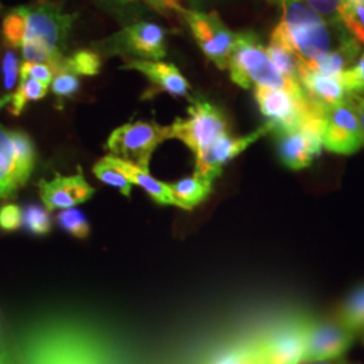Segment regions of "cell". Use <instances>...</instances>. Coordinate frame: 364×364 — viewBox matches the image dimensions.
<instances>
[{
	"mask_svg": "<svg viewBox=\"0 0 364 364\" xmlns=\"http://www.w3.org/2000/svg\"><path fill=\"white\" fill-rule=\"evenodd\" d=\"M50 87H52L53 93L57 97L66 99V97H72L78 91L80 80H78V76L73 73L61 72L54 76Z\"/></svg>",
	"mask_w": 364,
	"mask_h": 364,
	"instance_id": "obj_34",
	"label": "cell"
},
{
	"mask_svg": "<svg viewBox=\"0 0 364 364\" xmlns=\"http://www.w3.org/2000/svg\"><path fill=\"white\" fill-rule=\"evenodd\" d=\"M212 364H260L254 344L247 347H237L223 353Z\"/></svg>",
	"mask_w": 364,
	"mask_h": 364,
	"instance_id": "obj_33",
	"label": "cell"
},
{
	"mask_svg": "<svg viewBox=\"0 0 364 364\" xmlns=\"http://www.w3.org/2000/svg\"><path fill=\"white\" fill-rule=\"evenodd\" d=\"M359 52V42L353 37L344 36L338 48L335 50H329L328 54L316 64L312 70L326 76L340 77L341 73L348 69V66L351 68L353 65Z\"/></svg>",
	"mask_w": 364,
	"mask_h": 364,
	"instance_id": "obj_21",
	"label": "cell"
},
{
	"mask_svg": "<svg viewBox=\"0 0 364 364\" xmlns=\"http://www.w3.org/2000/svg\"><path fill=\"white\" fill-rule=\"evenodd\" d=\"M105 158L115 168L120 170L132 182V185L135 183L144 189L154 201L159 204H164V205H174L169 183L158 181L149 173V170L141 169L127 161H123V159L114 156H107Z\"/></svg>",
	"mask_w": 364,
	"mask_h": 364,
	"instance_id": "obj_19",
	"label": "cell"
},
{
	"mask_svg": "<svg viewBox=\"0 0 364 364\" xmlns=\"http://www.w3.org/2000/svg\"><path fill=\"white\" fill-rule=\"evenodd\" d=\"M170 139L186 144L196 158L203 156L221 136L230 134L228 122L220 108L208 100L192 99L186 119H176L169 126Z\"/></svg>",
	"mask_w": 364,
	"mask_h": 364,
	"instance_id": "obj_5",
	"label": "cell"
},
{
	"mask_svg": "<svg viewBox=\"0 0 364 364\" xmlns=\"http://www.w3.org/2000/svg\"><path fill=\"white\" fill-rule=\"evenodd\" d=\"M348 102L351 103L352 108L356 112V117L359 120V126H360V131H362V141H363L364 146V97L360 95H355V93H350L348 95Z\"/></svg>",
	"mask_w": 364,
	"mask_h": 364,
	"instance_id": "obj_38",
	"label": "cell"
},
{
	"mask_svg": "<svg viewBox=\"0 0 364 364\" xmlns=\"http://www.w3.org/2000/svg\"><path fill=\"white\" fill-rule=\"evenodd\" d=\"M267 55L270 57L274 66L279 70L282 76L299 84V63L297 57L287 49V46L270 41L269 46L266 48ZM301 85V84H299Z\"/></svg>",
	"mask_w": 364,
	"mask_h": 364,
	"instance_id": "obj_25",
	"label": "cell"
},
{
	"mask_svg": "<svg viewBox=\"0 0 364 364\" xmlns=\"http://www.w3.org/2000/svg\"><path fill=\"white\" fill-rule=\"evenodd\" d=\"M228 69L231 80L243 90L260 87L305 95L299 84L279 73L267 55L266 48L252 31L235 34Z\"/></svg>",
	"mask_w": 364,
	"mask_h": 364,
	"instance_id": "obj_4",
	"label": "cell"
},
{
	"mask_svg": "<svg viewBox=\"0 0 364 364\" xmlns=\"http://www.w3.org/2000/svg\"><path fill=\"white\" fill-rule=\"evenodd\" d=\"M305 352L304 362H317L343 358L356 340L358 335L341 326L335 317L304 324Z\"/></svg>",
	"mask_w": 364,
	"mask_h": 364,
	"instance_id": "obj_11",
	"label": "cell"
},
{
	"mask_svg": "<svg viewBox=\"0 0 364 364\" xmlns=\"http://www.w3.org/2000/svg\"><path fill=\"white\" fill-rule=\"evenodd\" d=\"M23 27H25V15H23V6L16 7L7 14L3 19L1 25V34L4 43L9 49H21L22 39H23Z\"/></svg>",
	"mask_w": 364,
	"mask_h": 364,
	"instance_id": "obj_26",
	"label": "cell"
},
{
	"mask_svg": "<svg viewBox=\"0 0 364 364\" xmlns=\"http://www.w3.org/2000/svg\"><path fill=\"white\" fill-rule=\"evenodd\" d=\"M93 173L100 181L117 188L123 195L127 197L131 195L132 182L120 170L115 168L105 156L93 166Z\"/></svg>",
	"mask_w": 364,
	"mask_h": 364,
	"instance_id": "obj_27",
	"label": "cell"
},
{
	"mask_svg": "<svg viewBox=\"0 0 364 364\" xmlns=\"http://www.w3.org/2000/svg\"><path fill=\"white\" fill-rule=\"evenodd\" d=\"M340 78L348 95L350 93L360 95L364 92V52L351 68H348L341 73Z\"/></svg>",
	"mask_w": 364,
	"mask_h": 364,
	"instance_id": "obj_32",
	"label": "cell"
},
{
	"mask_svg": "<svg viewBox=\"0 0 364 364\" xmlns=\"http://www.w3.org/2000/svg\"><path fill=\"white\" fill-rule=\"evenodd\" d=\"M120 69L141 72L150 80L158 91L166 92L176 97H186L191 91L189 81L183 77L180 69L173 64L150 60H134L120 66Z\"/></svg>",
	"mask_w": 364,
	"mask_h": 364,
	"instance_id": "obj_18",
	"label": "cell"
},
{
	"mask_svg": "<svg viewBox=\"0 0 364 364\" xmlns=\"http://www.w3.org/2000/svg\"><path fill=\"white\" fill-rule=\"evenodd\" d=\"M48 91H49V85L41 82L38 80L21 77L19 85L10 102V107H9L10 112L14 117H19L30 102H37L43 99Z\"/></svg>",
	"mask_w": 364,
	"mask_h": 364,
	"instance_id": "obj_24",
	"label": "cell"
},
{
	"mask_svg": "<svg viewBox=\"0 0 364 364\" xmlns=\"http://www.w3.org/2000/svg\"><path fill=\"white\" fill-rule=\"evenodd\" d=\"M38 188L41 200L48 210L72 208L88 201L95 193L80 168L73 176L55 174L50 181L41 180Z\"/></svg>",
	"mask_w": 364,
	"mask_h": 364,
	"instance_id": "obj_15",
	"label": "cell"
},
{
	"mask_svg": "<svg viewBox=\"0 0 364 364\" xmlns=\"http://www.w3.org/2000/svg\"><path fill=\"white\" fill-rule=\"evenodd\" d=\"M272 131V124L266 122L259 129L250 132L245 136L234 138L230 134L221 136L220 139L212 144L203 156L196 158V174L216 180L220 176L223 166L225 164L242 154L251 144H255L258 139L263 138Z\"/></svg>",
	"mask_w": 364,
	"mask_h": 364,
	"instance_id": "obj_13",
	"label": "cell"
},
{
	"mask_svg": "<svg viewBox=\"0 0 364 364\" xmlns=\"http://www.w3.org/2000/svg\"><path fill=\"white\" fill-rule=\"evenodd\" d=\"M254 347L260 364L302 363L305 352L304 324L275 331Z\"/></svg>",
	"mask_w": 364,
	"mask_h": 364,
	"instance_id": "obj_14",
	"label": "cell"
},
{
	"mask_svg": "<svg viewBox=\"0 0 364 364\" xmlns=\"http://www.w3.org/2000/svg\"><path fill=\"white\" fill-rule=\"evenodd\" d=\"M1 9H3V6H1V3H0V10H1Z\"/></svg>",
	"mask_w": 364,
	"mask_h": 364,
	"instance_id": "obj_46",
	"label": "cell"
},
{
	"mask_svg": "<svg viewBox=\"0 0 364 364\" xmlns=\"http://www.w3.org/2000/svg\"><path fill=\"white\" fill-rule=\"evenodd\" d=\"M359 340H360V343L364 346V331L359 335Z\"/></svg>",
	"mask_w": 364,
	"mask_h": 364,
	"instance_id": "obj_44",
	"label": "cell"
},
{
	"mask_svg": "<svg viewBox=\"0 0 364 364\" xmlns=\"http://www.w3.org/2000/svg\"><path fill=\"white\" fill-rule=\"evenodd\" d=\"M213 181L215 180L210 177L195 173L192 177H186L176 183H171L170 192L174 205L188 210L195 208L212 192Z\"/></svg>",
	"mask_w": 364,
	"mask_h": 364,
	"instance_id": "obj_20",
	"label": "cell"
},
{
	"mask_svg": "<svg viewBox=\"0 0 364 364\" xmlns=\"http://www.w3.org/2000/svg\"><path fill=\"white\" fill-rule=\"evenodd\" d=\"M22 223L33 234L43 235L50 231V219L46 210L31 205L22 215Z\"/></svg>",
	"mask_w": 364,
	"mask_h": 364,
	"instance_id": "obj_31",
	"label": "cell"
},
{
	"mask_svg": "<svg viewBox=\"0 0 364 364\" xmlns=\"http://www.w3.org/2000/svg\"><path fill=\"white\" fill-rule=\"evenodd\" d=\"M299 364H359L356 362L348 360L346 356L338 358V359H329V360H317V362H304Z\"/></svg>",
	"mask_w": 364,
	"mask_h": 364,
	"instance_id": "obj_40",
	"label": "cell"
},
{
	"mask_svg": "<svg viewBox=\"0 0 364 364\" xmlns=\"http://www.w3.org/2000/svg\"><path fill=\"white\" fill-rule=\"evenodd\" d=\"M341 23L359 43L364 45V6L359 3H343Z\"/></svg>",
	"mask_w": 364,
	"mask_h": 364,
	"instance_id": "obj_28",
	"label": "cell"
},
{
	"mask_svg": "<svg viewBox=\"0 0 364 364\" xmlns=\"http://www.w3.org/2000/svg\"><path fill=\"white\" fill-rule=\"evenodd\" d=\"M41 1H45V0H41Z\"/></svg>",
	"mask_w": 364,
	"mask_h": 364,
	"instance_id": "obj_48",
	"label": "cell"
},
{
	"mask_svg": "<svg viewBox=\"0 0 364 364\" xmlns=\"http://www.w3.org/2000/svg\"><path fill=\"white\" fill-rule=\"evenodd\" d=\"M19 77L34 78L46 85H50L53 78H54V72H53L52 66L46 65V64H36V63L23 61V64L21 65V70H19Z\"/></svg>",
	"mask_w": 364,
	"mask_h": 364,
	"instance_id": "obj_36",
	"label": "cell"
},
{
	"mask_svg": "<svg viewBox=\"0 0 364 364\" xmlns=\"http://www.w3.org/2000/svg\"><path fill=\"white\" fill-rule=\"evenodd\" d=\"M313 10L320 14L326 23L338 27V30L346 28L341 23V7L343 0H305Z\"/></svg>",
	"mask_w": 364,
	"mask_h": 364,
	"instance_id": "obj_30",
	"label": "cell"
},
{
	"mask_svg": "<svg viewBox=\"0 0 364 364\" xmlns=\"http://www.w3.org/2000/svg\"><path fill=\"white\" fill-rule=\"evenodd\" d=\"M254 95L262 115L273 127L272 134L296 130L326 114L324 109L313 105L306 95L260 87L255 88Z\"/></svg>",
	"mask_w": 364,
	"mask_h": 364,
	"instance_id": "obj_6",
	"label": "cell"
},
{
	"mask_svg": "<svg viewBox=\"0 0 364 364\" xmlns=\"http://www.w3.org/2000/svg\"><path fill=\"white\" fill-rule=\"evenodd\" d=\"M343 3H359L364 6V0H343Z\"/></svg>",
	"mask_w": 364,
	"mask_h": 364,
	"instance_id": "obj_43",
	"label": "cell"
},
{
	"mask_svg": "<svg viewBox=\"0 0 364 364\" xmlns=\"http://www.w3.org/2000/svg\"><path fill=\"white\" fill-rule=\"evenodd\" d=\"M0 364H15L14 363L13 353L10 350L9 341L4 336V331L0 326Z\"/></svg>",
	"mask_w": 364,
	"mask_h": 364,
	"instance_id": "obj_39",
	"label": "cell"
},
{
	"mask_svg": "<svg viewBox=\"0 0 364 364\" xmlns=\"http://www.w3.org/2000/svg\"><path fill=\"white\" fill-rule=\"evenodd\" d=\"M22 225V210L14 204L0 208V228L4 231H15Z\"/></svg>",
	"mask_w": 364,
	"mask_h": 364,
	"instance_id": "obj_37",
	"label": "cell"
},
{
	"mask_svg": "<svg viewBox=\"0 0 364 364\" xmlns=\"http://www.w3.org/2000/svg\"><path fill=\"white\" fill-rule=\"evenodd\" d=\"M144 1H146V3H147V0H144Z\"/></svg>",
	"mask_w": 364,
	"mask_h": 364,
	"instance_id": "obj_47",
	"label": "cell"
},
{
	"mask_svg": "<svg viewBox=\"0 0 364 364\" xmlns=\"http://www.w3.org/2000/svg\"><path fill=\"white\" fill-rule=\"evenodd\" d=\"M176 11L185 18L201 52L221 70L228 69L235 34L224 25L219 14L186 10L181 6Z\"/></svg>",
	"mask_w": 364,
	"mask_h": 364,
	"instance_id": "obj_9",
	"label": "cell"
},
{
	"mask_svg": "<svg viewBox=\"0 0 364 364\" xmlns=\"http://www.w3.org/2000/svg\"><path fill=\"white\" fill-rule=\"evenodd\" d=\"M324 117H316L299 129L273 134L279 161L291 170L309 168L323 150Z\"/></svg>",
	"mask_w": 364,
	"mask_h": 364,
	"instance_id": "obj_10",
	"label": "cell"
},
{
	"mask_svg": "<svg viewBox=\"0 0 364 364\" xmlns=\"http://www.w3.org/2000/svg\"><path fill=\"white\" fill-rule=\"evenodd\" d=\"M102 69V58L97 53L92 50H77L72 55H64L55 75L61 72H69L76 76H96ZM54 75V76H55Z\"/></svg>",
	"mask_w": 364,
	"mask_h": 364,
	"instance_id": "obj_23",
	"label": "cell"
},
{
	"mask_svg": "<svg viewBox=\"0 0 364 364\" xmlns=\"http://www.w3.org/2000/svg\"><path fill=\"white\" fill-rule=\"evenodd\" d=\"M333 317L359 338L364 331V285L352 290Z\"/></svg>",
	"mask_w": 364,
	"mask_h": 364,
	"instance_id": "obj_22",
	"label": "cell"
},
{
	"mask_svg": "<svg viewBox=\"0 0 364 364\" xmlns=\"http://www.w3.org/2000/svg\"><path fill=\"white\" fill-rule=\"evenodd\" d=\"M162 6H164V9L166 10H177L178 7H180V1L181 0H158Z\"/></svg>",
	"mask_w": 364,
	"mask_h": 364,
	"instance_id": "obj_41",
	"label": "cell"
},
{
	"mask_svg": "<svg viewBox=\"0 0 364 364\" xmlns=\"http://www.w3.org/2000/svg\"><path fill=\"white\" fill-rule=\"evenodd\" d=\"M299 84L313 105L329 109L347 100L348 92L340 77L326 76L299 64Z\"/></svg>",
	"mask_w": 364,
	"mask_h": 364,
	"instance_id": "obj_17",
	"label": "cell"
},
{
	"mask_svg": "<svg viewBox=\"0 0 364 364\" xmlns=\"http://www.w3.org/2000/svg\"><path fill=\"white\" fill-rule=\"evenodd\" d=\"M279 4L282 16L274 27L270 41L287 46L308 69L331 50V33L326 19L305 0H267Z\"/></svg>",
	"mask_w": 364,
	"mask_h": 364,
	"instance_id": "obj_2",
	"label": "cell"
},
{
	"mask_svg": "<svg viewBox=\"0 0 364 364\" xmlns=\"http://www.w3.org/2000/svg\"><path fill=\"white\" fill-rule=\"evenodd\" d=\"M57 218H58L60 225L69 234L76 236L78 239H84L90 235V224L85 219L84 213L77 209H65Z\"/></svg>",
	"mask_w": 364,
	"mask_h": 364,
	"instance_id": "obj_29",
	"label": "cell"
},
{
	"mask_svg": "<svg viewBox=\"0 0 364 364\" xmlns=\"http://www.w3.org/2000/svg\"><path fill=\"white\" fill-rule=\"evenodd\" d=\"M23 15L25 27L21 45L23 60L52 66L55 75L77 14L64 13L55 3L42 1L38 6H23Z\"/></svg>",
	"mask_w": 364,
	"mask_h": 364,
	"instance_id": "obj_3",
	"label": "cell"
},
{
	"mask_svg": "<svg viewBox=\"0 0 364 364\" xmlns=\"http://www.w3.org/2000/svg\"><path fill=\"white\" fill-rule=\"evenodd\" d=\"M37 153L30 136L0 126V198L15 195L30 178Z\"/></svg>",
	"mask_w": 364,
	"mask_h": 364,
	"instance_id": "obj_7",
	"label": "cell"
},
{
	"mask_svg": "<svg viewBox=\"0 0 364 364\" xmlns=\"http://www.w3.org/2000/svg\"><path fill=\"white\" fill-rule=\"evenodd\" d=\"M201 1H203V0H192V3H193V4H200Z\"/></svg>",
	"mask_w": 364,
	"mask_h": 364,
	"instance_id": "obj_45",
	"label": "cell"
},
{
	"mask_svg": "<svg viewBox=\"0 0 364 364\" xmlns=\"http://www.w3.org/2000/svg\"><path fill=\"white\" fill-rule=\"evenodd\" d=\"M19 57L14 49H9L3 55L1 61V76H3V85L7 91H11L16 80L19 77Z\"/></svg>",
	"mask_w": 364,
	"mask_h": 364,
	"instance_id": "obj_35",
	"label": "cell"
},
{
	"mask_svg": "<svg viewBox=\"0 0 364 364\" xmlns=\"http://www.w3.org/2000/svg\"><path fill=\"white\" fill-rule=\"evenodd\" d=\"M166 139H170L169 126L135 122L112 131L107 141V149L111 151V156L149 170L153 153Z\"/></svg>",
	"mask_w": 364,
	"mask_h": 364,
	"instance_id": "obj_8",
	"label": "cell"
},
{
	"mask_svg": "<svg viewBox=\"0 0 364 364\" xmlns=\"http://www.w3.org/2000/svg\"><path fill=\"white\" fill-rule=\"evenodd\" d=\"M363 146L362 131L348 97L344 103L326 111L323 129V147L335 154L351 156Z\"/></svg>",
	"mask_w": 364,
	"mask_h": 364,
	"instance_id": "obj_12",
	"label": "cell"
},
{
	"mask_svg": "<svg viewBox=\"0 0 364 364\" xmlns=\"http://www.w3.org/2000/svg\"><path fill=\"white\" fill-rule=\"evenodd\" d=\"M11 97H13V95H6V96H3V97L0 99V109H1L3 107H6V105H10Z\"/></svg>",
	"mask_w": 364,
	"mask_h": 364,
	"instance_id": "obj_42",
	"label": "cell"
},
{
	"mask_svg": "<svg viewBox=\"0 0 364 364\" xmlns=\"http://www.w3.org/2000/svg\"><path fill=\"white\" fill-rule=\"evenodd\" d=\"M10 350L15 364H115L93 338L53 324L23 328Z\"/></svg>",
	"mask_w": 364,
	"mask_h": 364,
	"instance_id": "obj_1",
	"label": "cell"
},
{
	"mask_svg": "<svg viewBox=\"0 0 364 364\" xmlns=\"http://www.w3.org/2000/svg\"><path fill=\"white\" fill-rule=\"evenodd\" d=\"M115 39L124 52L139 57V60L159 61L166 55V31L151 22L124 27Z\"/></svg>",
	"mask_w": 364,
	"mask_h": 364,
	"instance_id": "obj_16",
	"label": "cell"
}]
</instances>
